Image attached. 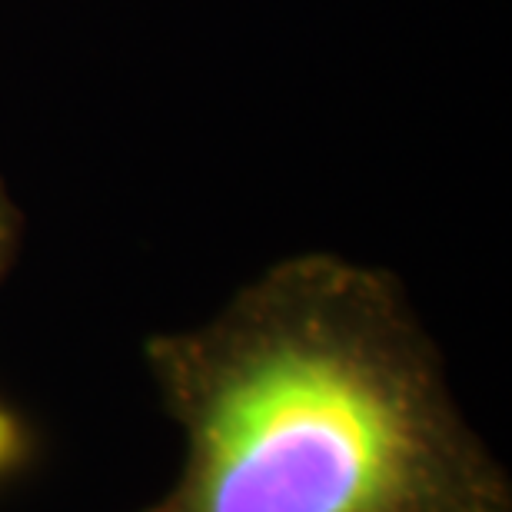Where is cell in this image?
Masks as SVG:
<instances>
[{
  "mask_svg": "<svg viewBox=\"0 0 512 512\" xmlns=\"http://www.w3.org/2000/svg\"><path fill=\"white\" fill-rule=\"evenodd\" d=\"M143 360L183 433L147 512H512L506 466L383 266L286 256Z\"/></svg>",
  "mask_w": 512,
  "mask_h": 512,
  "instance_id": "obj_1",
  "label": "cell"
},
{
  "mask_svg": "<svg viewBox=\"0 0 512 512\" xmlns=\"http://www.w3.org/2000/svg\"><path fill=\"white\" fill-rule=\"evenodd\" d=\"M20 243H24V213H20L14 197H10L7 183L0 180V280L14 266Z\"/></svg>",
  "mask_w": 512,
  "mask_h": 512,
  "instance_id": "obj_2",
  "label": "cell"
}]
</instances>
